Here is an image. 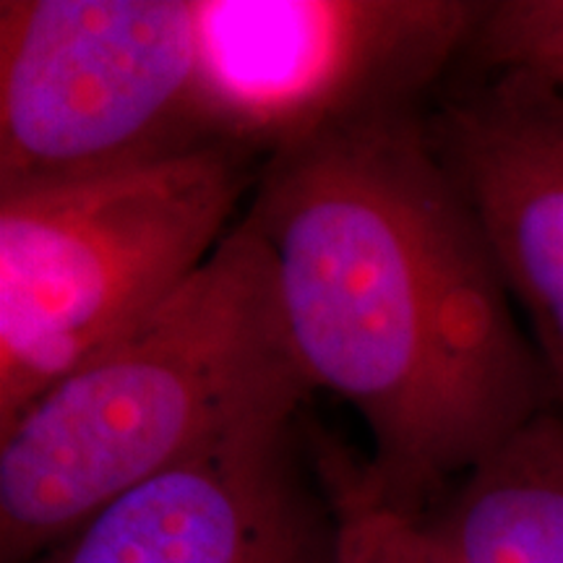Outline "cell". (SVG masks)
<instances>
[{"instance_id":"ba28073f","label":"cell","mask_w":563,"mask_h":563,"mask_svg":"<svg viewBox=\"0 0 563 563\" xmlns=\"http://www.w3.org/2000/svg\"><path fill=\"white\" fill-rule=\"evenodd\" d=\"M446 563H563V412H540L428 514Z\"/></svg>"},{"instance_id":"52a82bcc","label":"cell","mask_w":563,"mask_h":563,"mask_svg":"<svg viewBox=\"0 0 563 563\" xmlns=\"http://www.w3.org/2000/svg\"><path fill=\"white\" fill-rule=\"evenodd\" d=\"M488 238L563 412V95L517 70L477 74L428 118Z\"/></svg>"},{"instance_id":"9c48e42d","label":"cell","mask_w":563,"mask_h":563,"mask_svg":"<svg viewBox=\"0 0 563 563\" xmlns=\"http://www.w3.org/2000/svg\"><path fill=\"white\" fill-rule=\"evenodd\" d=\"M306 433L336 517V563H446L428 514L394 504L365 454L311 422Z\"/></svg>"},{"instance_id":"8992f818","label":"cell","mask_w":563,"mask_h":563,"mask_svg":"<svg viewBox=\"0 0 563 563\" xmlns=\"http://www.w3.org/2000/svg\"><path fill=\"white\" fill-rule=\"evenodd\" d=\"M26 563H336V517L306 420L203 449Z\"/></svg>"},{"instance_id":"7a4b0ae2","label":"cell","mask_w":563,"mask_h":563,"mask_svg":"<svg viewBox=\"0 0 563 563\" xmlns=\"http://www.w3.org/2000/svg\"><path fill=\"white\" fill-rule=\"evenodd\" d=\"M311 394L241 217L157 313L0 428V563L37 559L230 435L300 418Z\"/></svg>"},{"instance_id":"5b68a950","label":"cell","mask_w":563,"mask_h":563,"mask_svg":"<svg viewBox=\"0 0 563 563\" xmlns=\"http://www.w3.org/2000/svg\"><path fill=\"white\" fill-rule=\"evenodd\" d=\"M217 144L277 154L418 110L464 58L485 0H194Z\"/></svg>"},{"instance_id":"6da1fadb","label":"cell","mask_w":563,"mask_h":563,"mask_svg":"<svg viewBox=\"0 0 563 563\" xmlns=\"http://www.w3.org/2000/svg\"><path fill=\"white\" fill-rule=\"evenodd\" d=\"M243 217L272 256L311 389L347 402L368 467L428 514L553 394L488 238L418 110L266 159Z\"/></svg>"},{"instance_id":"3957f363","label":"cell","mask_w":563,"mask_h":563,"mask_svg":"<svg viewBox=\"0 0 563 563\" xmlns=\"http://www.w3.org/2000/svg\"><path fill=\"white\" fill-rule=\"evenodd\" d=\"M258 173L214 144L0 196V428L157 313L224 241Z\"/></svg>"},{"instance_id":"30bf717a","label":"cell","mask_w":563,"mask_h":563,"mask_svg":"<svg viewBox=\"0 0 563 563\" xmlns=\"http://www.w3.org/2000/svg\"><path fill=\"white\" fill-rule=\"evenodd\" d=\"M462 60L475 74L534 76L563 95V0H485Z\"/></svg>"},{"instance_id":"277c9868","label":"cell","mask_w":563,"mask_h":563,"mask_svg":"<svg viewBox=\"0 0 563 563\" xmlns=\"http://www.w3.org/2000/svg\"><path fill=\"white\" fill-rule=\"evenodd\" d=\"M214 144L194 0L0 3V196Z\"/></svg>"}]
</instances>
